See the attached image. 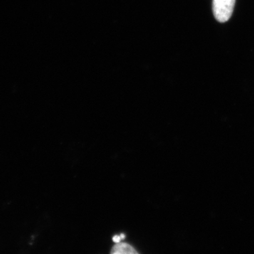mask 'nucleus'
Listing matches in <instances>:
<instances>
[{
    "label": "nucleus",
    "instance_id": "nucleus-1",
    "mask_svg": "<svg viewBox=\"0 0 254 254\" xmlns=\"http://www.w3.org/2000/svg\"><path fill=\"white\" fill-rule=\"evenodd\" d=\"M235 0H213V11L217 21L225 23L231 17Z\"/></svg>",
    "mask_w": 254,
    "mask_h": 254
},
{
    "label": "nucleus",
    "instance_id": "nucleus-2",
    "mask_svg": "<svg viewBox=\"0 0 254 254\" xmlns=\"http://www.w3.org/2000/svg\"><path fill=\"white\" fill-rule=\"evenodd\" d=\"M112 254H138V252L134 250L133 247L128 245L127 243H117L116 245L114 246L111 252Z\"/></svg>",
    "mask_w": 254,
    "mask_h": 254
},
{
    "label": "nucleus",
    "instance_id": "nucleus-3",
    "mask_svg": "<svg viewBox=\"0 0 254 254\" xmlns=\"http://www.w3.org/2000/svg\"><path fill=\"white\" fill-rule=\"evenodd\" d=\"M113 240L114 242H116V243H118V242H120V240H122L121 236L115 235V236L113 237Z\"/></svg>",
    "mask_w": 254,
    "mask_h": 254
}]
</instances>
